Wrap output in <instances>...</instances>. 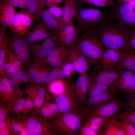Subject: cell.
I'll list each match as a JSON object with an SVG mask.
<instances>
[{
  "label": "cell",
  "instance_id": "ba28073f",
  "mask_svg": "<svg viewBox=\"0 0 135 135\" xmlns=\"http://www.w3.org/2000/svg\"><path fill=\"white\" fill-rule=\"evenodd\" d=\"M129 107L116 96L107 103L83 114L85 122L89 118L100 117L109 118L114 116L124 107Z\"/></svg>",
  "mask_w": 135,
  "mask_h": 135
},
{
  "label": "cell",
  "instance_id": "7402d4cb",
  "mask_svg": "<svg viewBox=\"0 0 135 135\" xmlns=\"http://www.w3.org/2000/svg\"><path fill=\"white\" fill-rule=\"evenodd\" d=\"M120 52L121 56L119 64L126 69L135 72V50L131 48Z\"/></svg>",
  "mask_w": 135,
  "mask_h": 135
},
{
  "label": "cell",
  "instance_id": "2e32d148",
  "mask_svg": "<svg viewBox=\"0 0 135 135\" xmlns=\"http://www.w3.org/2000/svg\"><path fill=\"white\" fill-rule=\"evenodd\" d=\"M57 42L56 36H52L45 39L41 44H32L30 50L35 53L38 58L44 59L54 48L58 46Z\"/></svg>",
  "mask_w": 135,
  "mask_h": 135
},
{
  "label": "cell",
  "instance_id": "11a10c76",
  "mask_svg": "<svg viewBox=\"0 0 135 135\" xmlns=\"http://www.w3.org/2000/svg\"><path fill=\"white\" fill-rule=\"evenodd\" d=\"M14 65L16 67H19L20 66V63L18 60L15 61L14 63Z\"/></svg>",
  "mask_w": 135,
  "mask_h": 135
},
{
  "label": "cell",
  "instance_id": "8992f818",
  "mask_svg": "<svg viewBox=\"0 0 135 135\" xmlns=\"http://www.w3.org/2000/svg\"><path fill=\"white\" fill-rule=\"evenodd\" d=\"M109 11L112 17L129 33L135 30V10L130 4L114 3Z\"/></svg>",
  "mask_w": 135,
  "mask_h": 135
},
{
  "label": "cell",
  "instance_id": "4dcf8cb0",
  "mask_svg": "<svg viewBox=\"0 0 135 135\" xmlns=\"http://www.w3.org/2000/svg\"><path fill=\"white\" fill-rule=\"evenodd\" d=\"M118 124L120 128L124 135H135V128L133 124L124 121Z\"/></svg>",
  "mask_w": 135,
  "mask_h": 135
},
{
  "label": "cell",
  "instance_id": "d6a6232c",
  "mask_svg": "<svg viewBox=\"0 0 135 135\" xmlns=\"http://www.w3.org/2000/svg\"><path fill=\"white\" fill-rule=\"evenodd\" d=\"M11 80L10 81L12 86L15 84L16 80H20L24 82H27L29 80L28 76L26 74H24L20 71H17L10 75Z\"/></svg>",
  "mask_w": 135,
  "mask_h": 135
},
{
  "label": "cell",
  "instance_id": "ffe728a7",
  "mask_svg": "<svg viewBox=\"0 0 135 135\" xmlns=\"http://www.w3.org/2000/svg\"><path fill=\"white\" fill-rule=\"evenodd\" d=\"M45 62L38 64H34L29 70V75L35 82L39 84L45 82L50 71L52 70Z\"/></svg>",
  "mask_w": 135,
  "mask_h": 135
},
{
  "label": "cell",
  "instance_id": "9c48e42d",
  "mask_svg": "<svg viewBox=\"0 0 135 135\" xmlns=\"http://www.w3.org/2000/svg\"><path fill=\"white\" fill-rule=\"evenodd\" d=\"M35 20L34 16L28 10H21L16 12L8 28L15 34L26 35L31 30Z\"/></svg>",
  "mask_w": 135,
  "mask_h": 135
},
{
  "label": "cell",
  "instance_id": "5bb4252c",
  "mask_svg": "<svg viewBox=\"0 0 135 135\" xmlns=\"http://www.w3.org/2000/svg\"><path fill=\"white\" fill-rule=\"evenodd\" d=\"M68 48L60 46L54 48L44 58L50 66L61 68L68 60Z\"/></svg>",
  "mask_w": 135,
  "mask_h": 135
},
{
  "label": "cell",
  "instance_id": "ab89813d",
  "mask_svg": "<svg viewBox=\"0 0 135 135\" xmlns=\"http://www.w3.org/2000/svg\"><path fill=\"white\" fill-rule=\"evenodd\" d=\"M100 134V132L94 130L84 124L81 127L78 135H98Z\"/></svg>",
  "mask_w": 135,
  "mask_h": 135
},
{
  "label": "cell",
  "instance_id": "44dd1931",
  "mask_svg": "<svg viewBox=\"0 0 135 135\" xmlns=\"http://www.w3.org/2000/svg\"><path fill=\"white\" fill-rule=\"evenodd\" d=\"M38 23H41L46 27L56 36L60 30L58 21L45 9H43L35 18Z\"/></svg>",
  "mask_w": 135,
  "mask_h": 135
},
{
  "label": "cell",
  "instance_id": "816d5d0a",
  "mask_svg": "<svg viewBox=\"0 0 135 135\" xmlns=\"http://www.w3.org/2000/svg\"><path fill=\"white\" fill-rule=\"evenodd\" d=\"M13 128L15 131H17L20 130L22 128L18 124L15 123L13 125Z\"/></svg>",
  "mask_w": 135,
  "mask_h": 135
},
{
  "label": "cell",
  "instance_id": "52a82bcc",
  "mask_svg": "<svg viewBox=\"0 0 135 135\" xmlns=\"http://www.w3.org/2000/svg\"><path fill=\"white\" fill-rule=\"evenodd\" d=\"M65 82L64 90L56 94L55 99L58 111L60 114L70 112H81V107L74 92V84Z\"/></svg>",
  "mask_w": 135,
  "mask_h": 135
},
{
  "label": "cell",
  "instance_id": "7bdbcfd3",
  "mask_svg": "<svg viewBox=\"0 0 135 135\" xmlns=\"http://www.w3.org/2000/svg\"><path fill=\"white\" fill-rule=\"evenodd\" d=\"M8 47L0 48V72H2L4 68L5 50Z\"/></svg>",
  "mask_w": 135,
  "mask_h": 135
},
{
  "label": "cell",
  "instance_id": "7c38bea8",
  "mask_svg": "<svg viewBox=\"0 0 135 135\" xmlns=\"http://www.w3.org/2000/svg\"><path fill=\"white\" fill-rule=\"evenodd\" d=\"M9 42L11 47L20 61L23 63L27 62L30 58L31 50L30 44L25 39L13 34Z\"/></svg>",
  "mask_w": 135,
  "mask_h": 135
},
{
  "label": "cell",
  "instance_id": "f5cc1de1",
  "mask_svg": "<svg viewBox=\"0 0 135 135\" xmlns=\"http://www.w3.org/2000/svg\"><path fill=\"white\" fill-rule=\"evenodd\" d=\"M21 134L22 135H28V132L26 129L22 128L20 130Z\"/></svg>",
  "mask_w": 135,
  "mask_h": 135
},
{
  "label": "cell",
  "instance_id": "30bf717a",
  "mask_svg": "<svg viewBox=\"0 0 135 135\" xmlns=\"http://www.w3.org/2000/svg\"><path fill=\"white\" fill-rule=\"evenodd\" d=\"M68 61L76 72L80 74H86L92 64L91 62L75 46L68 48Z\"/></svg>",
  "mask_w": 135,
  "mask_h": 135
},
{
  "label": "cell",
  "instance_id": "c3c4849f",
  "mask_svg": "<svg viewBox=\"0 0 135 135\" xmlns=\"http://www.w3.org/2000/svg\"><path fill=\"white\" fill-rule=\"evenodd\" d=\"M107 0H93L92 2V4L99 6H104L106 5L105 2Z\"/></svg>",
  "mask_w": 135,
  "mask_h": 135
},
{
  "label": "cell",
  "instance_id": "9f6ffc18",
  "mask_svg": "<svg viewBox=\"0 0 135 135\" xmlns=\"http://www.w3.org/2000/svg\"><path fill=\"white\" fill-rule=\"evenodd\" d=\"M130 4L134 8H135V0H132Z\"/></svg>",
  "mask_w": 135,
  "mask_h": 135
},
{
  "label": "cell",
  "instance_id": "4fadbf2b",
  "mask_svg": "<svg viewBox=\"0 0 135 135\" xmlns=\"http://www.w3.org/2000/svg\"><path fill=\"white\" fill-rule=\"evenodd\" d=\"M117 92L109 90L86 98L84 104L81 108L82 112L83 114L107 103L116 96Z\"/></svg>",
  "mask_w": 135,
  "mask_h": 135
},
{
  "label": "cell",
  "instance_id": "d590c367",
  "mask_svg": "<svg viewBox=\"0 0 135 135\" xmlns=\"http://www.w3.org/2000/svg\"><path fill=\"white\" fill-rule=\"evenodd\" d=\"M47 10L57 20H60L62 16V8L56 5L49 7Z\"/></svg>",
  "mask_w": 135,
  "mask_h": 135
},
{
  "label": "cell",
  "instance_id": "f907efd6",
  "mask_svg": "<svg viewBox=\"0 0 135 135\" xmlns=\"http://www.w3.org/2000/svg\"><path fill=\"white\" fill-rule=\"evenodd\" d=\"M6 115V112L2 110L0 112V122L3 121L5 118Z\"/></svg>",
  "mask_w": 135,
  "mask_h": 135
},
{
  "label": "cell",
  "instance_id": "1f68e13d",
  "mask_svg": "<svg viewBox=\"0 0 135 135\" xmlns=\"http://www.w3.org/2000/svg\"><path fill=\"white\" fill-rule=\"evenodd\" d=\"M41 112L44 117L53 116L58 114H60L55 103H52L48 106L43 108Z\"/></svg>",
  "mask_w": 135,
  "mask_h": 135
},
{
  "label": "cell",
  "instance_id": "94428289",
  "mask_svg": "<svg viewBox=\"0 0 135 135\" xmlns=\"http://www.w3.org/2000/svg\"><path fill=\"white\" fill-rule=\"evenodd\" d=\"M134 9V10H135V9Z\"/></svg>",
  "mask_w": 135,
  "mask_h": 135
},
{
  "label": "cell",
  "instance_id": "8d00e7d4",
  "mask_svg": "<svg viewBox=\"0 0 135 135\" xmlns=\"http://www.w3.org/2000/svg\"><path fill=\"white\" fill-rule=\"evenodd\" d=\"M45 94V91L42 88H40L38 90L36 97L33 100L34 105L38 108L41 107L44 103V96Z\"/></svg>",
  "mask_w": 135,
  "mask_h": 135
},
{
  "label": "cell",
  "instance_id": "7dc6e473",
  "mask_svg": "<svg viewBox=\"0 0 135 135\" xmlns=\"http://www.w3.org/2000/svg\"><path fill=\"white\" fill-rule=\"evenodd\" d=\"M5 123L4 122H0V135H6L8 134V131L5 129Z\"/></svg>",
  "mask_w": 135,
  "mask_h": 135
},
{
  "label": "cell",
  "instance_id": "d4e9b609",
  "mask_svg": "<svg viewBox=\"0 0 135 135\" xmlns=\"http://www.w3.org/2000/svg\"><path fill=\"white\" fill-rule=\"evenodd\" d=\"M26 9L33 14L35 18L45 8L44 0H26Z\"/></svg>",
  "mask_w": 135,
  "mask_h": 135
},
{
  "label": "cell",
  "instance_id": "6125c7cd",
  "mask_svg": "<svg viewBox=\"0 0 135 135\" xmlns=\"http://www.w3.org/2000/svg\"></svg>",
  "mask_w": 135,
  "mask_h": 135
},
{
  "label": "cell",
  "instance_id": "603a6c76",
  "mask_svg": "<svg viewBox=\"0 0 135 135\" xmlns=\"http://www.w3.org/2000/svg\"><path fill=\"white\" fill-rule=\"evenodd\" d=\"M134 72L130 70H126L122 73L119 78L118 84L120 89L126 94L130 90Z\"/></svg>",
  "mask_w": 135,
  "mask_h": 135
},
{
  "label": "cell",
  "instance_id": "9a60e30c",
  "mask_svg": "<svg viewBox=\"0 0 135 135\" xmlns=\"http://www.w3.org/2000/svg\"><path fill=\"white\" fill-rule=\"evenodd\" d=\"M90 83V77L86 73L81 74L74 84V93L81 108L85 103L86 94Z\"/></svg>",
  "mask_w": 135,
  "mask_h": 135
},
{
  "label": "cell",
  "instance_id": "b9f144b4",
  "mask_svg": "<svg viewBox=\"0 0 135 135\" xmlns=\"http://www.w3.org/2000/svg\"><path fill=\"white\" fill-rule=\"evenodd\" d=\"M14 7L21 10L27 9L26 5V0H8Z\"/></svg>",
  "mask_w": 135,
  "mask_h": 135
},
{
  "label": "cell",
  "instance_id": "f6af8a7d",
  "mask_svg": "<svg viewBox=\"0 0 135 135\" xmlns=\"http://www.w3.org/2000/svg\"><path fill=\"white\" fill-rule=\"evenodd\" d=\"M135 91V72H134L132 77L130 90L127 94L132 93Z\"/></svg>",
  "mask_w": 135,
  "mask_h": 135
},
{
  "label": "cell",
  "instance_id": "f546056e",
  "mask_svg": "<svg viewBox=\"0 0 135 135\" xmlns=\"http://www.w3.org/2000/svg\"><path fill=\"white\" fill-rule=\"evenodd\" d=\"M27 126L28 132L30 135H40L42 132L40 124L34 119L29 120L27 122Z\"/></svg>",
  "mask_w": 135,
  "mask_h": 135
},
{
  "label": "cell",
  "instance_id": "e575fe53",
  "mask_svg": "<svg viewBox=\"0 0 135 135\" xmlns=\"http://www.w3.org/2000/svg\"><path fill=\"white\" fill-rule=\"evenodd\" d=\"M63 80H58L52 83L50 86V90L52 92L57 94L63 91L65 83V81L64 82Z\"/></svg>",
  "mask_w": 135,
  "mask_h": 135
},
{
  "label": "cell",
  "instance_id": "836d02e7",
  "mask_svg": "<svg viewBox=\"0 0 135 135\" xmlns=\"http://www.w3.org/2000/svg\"><path fill=\"white\" fill-rule=\"evenodd\" d=\"M17 104L14 108V110L18 112L24 108L30 109L33 107V105L30 100H26L25 101L23 99H20L17 102Z\"/></svg>",
  "mask_w": 135,
  "mask_h": 135
},
{
  "label": "cell",
  "instance_id": "6f0895ef",
  "mask_svg": "<svg viewBox=\"0 0 135 135\" xmlns=\"http://www.w3.org/2000/svg\"><path fill=\"white\" fill-rule=\"evenodd\" d=\"M128 94L131 96V97H135V91L132 93Z\"/></svg>",
  "mask_w": 135,
  "mask_h": 135
},
{
  "label": "cell",
  "instance_id": "484cf974",
  "mask_svg": "<svg viewBox=\"0 0 135 135\" xmlns=\"http://www.w3.org/2000/svg\"><path fill=\"white\" fill-rule=\"evenodd\" d=\"M77 7L74 4V5L62 16L60 20H58L60 30L73 22V19L75 15Z\"/></svg>",
  "mask_w": 135,
  "mask_h": 135
},
{
  "label": "cell",
  "instance_id": "6da1fadb",
  "mask_svg": "<svg viewBox=\"0 0 135 135\" xmlns=\"http://www.w3.org/2000/svg\"><path fill=\"white\" fill-rule=\"evenodd\" d=\"M96 34L105 48L122 51L131 48L129 33L112 16Z\"/></svg>",
  "mask_w": 135,
  "mask_h": 135
},
{
  "label": "cell",
  "instance_id": "3957f363",
  "mask_svg": "<svg viewBox=\"0 0 135 135\" xmlns=\"http://www.w3.org/2000/svg\"><path fill=\"white\" fill-rule=\"evenodd\" d=\"M73 45L91 62L96 72L101 70L100 60L106 48L96 33L80 35Z\"/></svg>",
  "mask_w": 135,
  "mask_h": 135
},
{
  "label": "cell",
  "instance_id": "8fae6325",
  "mask_svg": "<svg viewBox=\"0 0 135 135\" xmlns=\"http://www.w3.org/2000/svg\"><path fill=\"white\" fill-rule=\"evenodd\" d=\"M78 35L77 27L73 22L60 30L56 36L60 46L68 48L74 44Z\"/></svg>",
  "mask_w": 135,
  "mask_h": 135
},
{
  "label": "cell",
  "instance_id": "74e56055",
  "mask_svg": "<svg viewBox=\"0 0 135 135\" xmlns=\"http://www.w3.org/2000/svg\"><path fill=\"white\" fill-rule=\"evenodd\" d=\"M60 69L62 70L66 77H70L72 76L76 72L72 64L68 60L62 66Z\"/></svg>",
  "mask_w": 135,
  "mask_h": 135
},
{
  "label": "cell",
  "instance_id": "60d3db41",
  "mask_svg": "<svg viewBox=\"0 0 135 135\" xmlns=\"http://www.w3.org/2000/svg\"><path fill=\"white\" fill-rule=\"evenodd\" d=\"M7 28L1 26L0 28V47L8 46V40L6 35Z\"/></svg>",
  "mask_w": 135,
  "mask_h": 135
},
{
  "label": "cell",
  "instance_id": "bcb514c9",
  "mask_svg": "<svg viewBox=\"0 0 135 135\" xmlns=\"http://www.w3.org/2000/svg\"><path fill=\"white\" fill-rule=\"evenodd\" d=\"M44 1L45 6L50 7L60 2L62 0H44Z\"/></svg>",
  "mask_w": 135,
  "mask_h": 135
},
{
  "label": "cell",
  "instance_id": "db71d44e",
  "mask_svg": "<svg viewBox=\"0 0 135 135\" xmlns=\"http://www.w3.org/2000/svg\"><path fill=\"white\" fill-rule=\"evenodd\" d=\"M14 66V64L8 63L6 64L4 66V68L6 70Z\"/></svg>",
  "mask_w": 135,
  "mask_h": 135
},
{
  "label": "cell",
  "instance_id": "ee69618b",
  "mask_svg": "<svg viewBox=\"0 0 135 135\" xmlns=\"http://www.w3.org/2000/svg\"><path fill=\"white\" fill-rule=\"evenodd\" d=\"M130 44L131 47L135 50V30L129 33Z\"/></svg>",
  "mask_w": 135,
  "mask_h": 135
},
{
  "label": "cell",
  "instance_id": "681fc988",
  "mask_svg": "<svg viewBox=\"0 0 135 135\" xmlns=\"http://www.w3.org/2000/svg\"><path fill=\"white\" fill-rule=\"evenodd\" d=\"M18 68L14 64V66L6 70V72L8 74L10 75L18 71L19 70Z\"/></svg>",
  "mask_w": 135,
  "mask_h": 135
},
{
  "label": "cell",
  "instance_id": "680465c9",
  "mask_svg": "<svg viewBox=\"0 0 135 135\" xmlns=\"http://www.w3.org/2000/svg\"><path fill=\"white\" fill-rule=\"evenodd\" d=\"M133 125H134V128H135V124H133Z\"/></svg>",
  "mask_w": 135,
  "mask_h": 135
},
{
  "label": "cell",
  "instance_id": "e0dca14e",
  "mask_svg": "<svg viewBox=\"0 0 135 135\" xmlns=\"http://www.w3.org/2000/svg\"><path fill=\"white\" fill-rule=\"evenodd\" d=\"M14 7L8 0H0V23L1 26L8 28L16 12Z\"/></svg>",
  "mask_w": 135,
  "mask_h": 135
},
{
  "label": "cell",
  "instance_id": "5b68a950",
  "mask_svg": "<svg viewBox=\"0 0 135 135\" xmlns=\"http://www.w3.org/2000/svg\"><path fill=\"white\" fill-rule=\"evenodd\" d=\"M127 70L119 63L116 66L108 69L101 70L96 72L93 68L87 72L90 78L91 82H96L107 86L110 90L118 91L120 90L118 80L124 71Z\"/></svg>",
  "mask_w": 135,
  "mask_h": 135
},
{
  "label": "cell",
  "instance_id": "d6986e66",
  "mask_svg": "<svg viewBox=\"0 0 135 135\" xmlns=\"http://www.w3.org/2000/svg\"><path fill=\"white\" fill-rule=\"evenodd\" d=\"M100 61V70H105L114 67L120 62V52L119 50L105 48Z\"/></svg>",
  "mask_w": 135,
  "mask_h": 135
},
{
  "label": "cell",
  "instance_id": "83f0119b",
  "mask_svg": "<svg viewBox=\"0 0 135 135\" xmlns=\"http://www.w3.org/2000/svg\"><path fill=\"white\" fill-rule=\"evenodd\" d=\"M117 118L132 124H135V109L130 107L123 112H118Z\"/></svg>",
  "mask_w": 135,
  "mask_h": 135
},
{
  "label": "cell",
  "instance_id": "cb8c5ba5",
  "mask_svg": "<svg viewBox=\"0 0 135 135\" xmlns=\"http://www.w3.org/2000/svg\"><path fill=\"white\" fill-rule=\"evenodd\" d=\"M109 122V118L95 117L88 119L84 124L94 130L100 132V129L108 125Z\"/></svg>",
  "mask_w": 135,
  "mask_h": 135
},
{
  "label": "cell",
  "instance_id": "ac0fdd59",
  "mask_svg": "<svg viewBox=\"0 0 135 135\" xmlns=\"http://www.w3.org/2000/svg\"><path fill=\"white\" fill-rule=\"evenodd\" d=\"M52 36L53 33L45 26L41 23L38 24L32 28L26 35L25 40L29 44Z\"/></svg>",
  "mask_w": 135,
  "mask_h": 135
},
{
  "label": "cell",
  "instance_id": "91938a15",
  "mask_svg": "<svg viewBox=\"0 0 135 135\" xmlns=\"http://www.w3.org/2000/svg\"><path fill=\"white\" fill-rule=\"evenodd\" d=\"M124 0V1H127V0Z\"/></svg>",
  "mask_w": 135,
  "mask_h": 135
},
{
  "label": "cell",
  "instance_id": "7a4b0ae2",
  "mask_svg": "<svg viewBox=\"0 0 135 135\" xmlns=\"http://www.w3.org/2000/svg\"><path fill=\"white\" fill-rule=\"evenodd\" d=\"M111 16L109 11L77 7L73 21L79 35L98 32Z\"/></svg>",
  "mask_w": 135,
  "mask_h": 135
},
{
  "label": "cell",
  "instance_id": "4316f807",
  "mask_svg": "<svg viewBox=\"0 0 135 135\" xmlns=\"http://www.w3.org/2000/svg\"><path fill=\"white\" fill-rule=\"evenodd\" d=\"M109 90V88L104 84L96 82H92L88 92V97L94 96Z\"/></svg>",
  "mask_w": 135,
  "mask_h": 135
},
{
  "label": "cell",
  "instance_id": "f35d334b",
  "mask_svg": "<svg viewBox=\"0 0 135 135\" xmlns=\"http://www.w3.org/2000/svg\"><path fill=\"white\" fill-rule=\"evenodd\" d=\"M10 82L6 78H3L0 82V91L10 92L13 90Z\"/></svg>",
  "mask_w": 135,
  "mask_h": 135
},
{
  "label": "cell",
  "instance_id": "f1b7e54d",
  "mask_svg": "<svg viewBox=\"0 0 135 135\" xmlns=\"http://www.w3.org/2000/svg\"><path fill=\"white\" fill-rule=\"evenodd\" d=\"M66 77L62 70L56 68L50 71L45 82L47 84H50L56 80L64 79Z\"/></svg>",
  "mask_w": 135,
  "mask_h": 135
},
{
  "label": "cell",
  "instance_id": "277c9868",
  "mask_svg": "<svg viewBox=\"0 0 135 135\" xmlns=\"http://www.w3.org/2000/svg\"><path fill=\"white\" fill-rule=\"evenodd\" d=\"M84 124V116L80 112H70L60 114L55 123L56 132L61 135H78Z\"/></svg>",
  "mask_w": 135,
  "mask_h": 135
}]
</instances>
